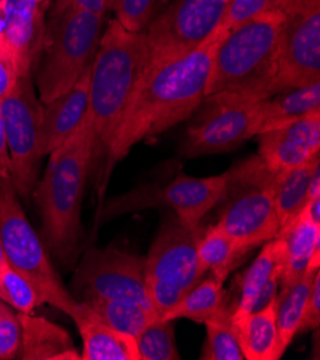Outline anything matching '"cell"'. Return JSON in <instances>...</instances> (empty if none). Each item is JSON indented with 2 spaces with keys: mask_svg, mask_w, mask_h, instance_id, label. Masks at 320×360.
Masks as SVG:
<instances>
[{
  "mask_svg": "<svg viewBox=\"0 0 320 360\" xmlns=\"http://www.w3.org/2000/svg\"><path fill=\"white\" fill-rule=\"evenodd\" d=\"M226 32L219 26L193 52L147 72L108 148L113 164L125 158L136 143L168 131L197 111Z\"/></svg>",
  "mask_w": 320,
  "mask_h": 360,
  "instance_id": "obj_1",
  "label": "cell"
},
{
  "mask_svg": "<svg viewBox=\"0 0 320 360\" xmlns=\"http://www.w3.org/2000/svg\"><path fill=\"white\" fill-rule=\"evenodd\" d=\"M96 147L94 124L87 114L78 129L49 154L45 174L32 194L42 214L44 243L62 262L75 256L82 236L84 190Z\"/></svg>",
  "mask_w": 320,
  "mask_h": 360,
  "instance_id": "obj_2",
  "label": "cell"
},
{
  "mask_svg": "<svg viewBox=\"0 0 320 360\" xmlns=\"http://www.w3.org/2000/svg\"><path fill=\"white\" fill-rule=\"evenodd\" d=\"M148 70L146 32L132 33L114 19L106 26L89 77V117L96 146L108 151Z\"/></svg>",
  "mask_w": 320,
  "mask_h": 360,
  "instance_id": "obj_3",
  "label": "cell"
},
{
  "mask_svg": "<svg viewBox=\"0 0 320 360\" xmlns=\"http://www.w3.org/2000/svg\"><path fill=\"white\" fill-rule=\"evenodd\" d=\"M280 9L257 15L227 30L212 58L205 96L238 94L253 99L274 95Z\"/></svg>",
  "mask_w": 320,
  "mask_h": 360,
  "instance_id": "obj_4",
  "label": "cell"
},
{
  "mask_svg": "<svg viewBox=\"0 0 320 360\" xmlns=\"http://www.w3.org/2000/svg\"><path fill=\"white\" fill-rule=\"evenodd\" d=\"M105 16L84 11H53L34 68L42 103L62 95L91 68Z\"/></svg>",
  "mask_w": 320,
  "mask_h": 360,
  "instance_id": "obj_5",
  "label": "cell"
},
{
  "mask_svg": "<svg viewBox=\"0 0 320 360\" xmlns=\"http://www.w3.org/2000/svg\"><path fill=\"white\" fill-rule=\"evenodd\" d=\"M274 172L259 155L230 169L226 201L217 224L236 241L245 256L248 251L277 237L280 223L274 205Z\"/></svg>",
  "mask_w": 320,
  "mask_h": 360,
  "instance_id": "obj_6",
  "label": "cell"
},
{
  "mask_svg": "<svg viewBox=\"0 0 320 360\" xmlns=\"http://www.w3.org/2000/svg\"><path fill=\"white\" fill-rule=\"evenodd\" d=\"M0 238L8 263L32 281L41 302L72 319L81 303L66 290L44 241L26 217L12 179L4 176H0Z\"/></svg>",
  "mask_w": 320,
  "mask_h": 360,
  "instance_id": "obj_7",
  "label": "cell"
},
{
  "mask_svg": "<svg viewBox=\"0 0 320 360\" xmlns=\"http://www.w3.org/2000/svg\"><path fill=\"white\" fill-rule=\"evenodd\" d=\"M203 229L181 223L177 215L164 223L146 257L148 299L160 317L179 303L207 274L198 262Z\"/></svg>",
  "mask_w": 320,
  "mask_h": 360,
  "instance_id": "obj_8",
  "label": "cell"
},
{
  "mask_svg": "<svg viewBox=\"0 0 320 360\" xmlns=\"http://www.w3.org/2000/svg\"><path fill=\"white\" fill-rule=\"evenodd\" d=\"M229 181L230 169L220 175L204 178L180 174L162 187H138L124 195L113 198L105 205L102 217L103 220H111L127 212L154 207H168L181 223L198 226L204 215L224 200Z\"/></svg>",
  "mask_w": 320,
  "mask_h": 360,
  "instance_id": "obj_9",
  "label": "cell"
},
{
  "mask_svg": "<svg viewBox=\"0 0 320 360\" xmlns=\"http://www.w3.org/2000/svg\"><path fill=\"white\" fill-rule=\"evenodd\" d=\"M44 103L37 96L32 77H20L8 96L0 101L9 154L11 179L23 200H29L38 184L41 154V128Z\"/></svg>",
  "mask_w": 320,
  "mask_h": 360,
  "instance_id": "obj_10",
  "label": "cell"
},
{
  "mask_svg": "<svg viewBox=\"0 0 320 360\" xmlns=\"http://www.w3.org/2000/svg\"><path fill=\"white\" fill-rule=\"evenodd\" d=\"M274 95L320 82V0H281Z\"/></svg>",
  "mask_w": 320,
  "mask_h": 360,
  "instance_id": "obj_11",
  "label": "cell"
},
{
  "mask_svg": "<svg viewBox=\"0 0 320 360\" xmlns=\"http://www.w3.org/2000/svg\"><path fill=\"white\" fill-rule=\"evenodd\" d=\"M229 4L230 0H175L147 27L148 70L204 44L220 26Z\"/></svg>",
  "mask_w": 320,
  "mask_h": 360,
  "instance_id": "obj_12",
  "label": "cell"
},
{
  "mask_svg": "<svg viewBox=\"0 0 320 360\" xmlns=\"http://www.w3.org/2000/svg\"><path fill=\"white\" fill-rule=\"evenodd\" d=\"M259 101L224 92L205 96L201 114L187 131L183 153L187 157L230 153L256 136Z\"/></svg>",
  "mask_w": 320,
  "mask_h": 360,
  "instance_id": "obj_13",
  "label": "cell"
},
{
  "mask_svg": "<svg viewBox=\"0 0 320 360\" xmlns=\"http://www.w3.org/2000/svg\"><path fill=\"white\" fill-rule=\"evenodd\" d=\"M146 259L115 247L91 250L77 274L75 289L88 300H118L153 306L146 287Z\"/></svg>",
  "mask_w": 320,
  "mask_h": 360,
  "instance_id": "obj_14",
  "label": "cell"
},
{
  "mask_svg": "<svg viewBox=\"0 0 320 360\" xmlns=\"http://www.w3.org/2000/svg\"><path fill=\"white\" fill-rule=\"evenodd\" d=\"M256 138L257 155L271 172L279 174L305 165L320 157V111Z\"/></svg>",
  "mask_w": 320,
  "mask_h": 360,
  "instance_id": "obj_15",
  "label": "cell"
},
{
  "mask_svg": "<svg viewBox=\"0 0 320 360\" xmlns=\"http://www.w3.org/2000/svg\"><path fill=\"white\" fill-rule=\"evenodd\" d=\"M44 4L41 0H9V20L0 48L13 59L19 77H32L37 68L46 30Z\"/></svg>",
  "mask_w": 320,
  "mask_h": 360,
  "instance_id": "obj_16",
  "label": "cell"
},
{
  "mask_svg": "<svg viewBox=\"0 0 320 360\" xmlns=\"http://www.w3.org/2000/svg\"><path fill=\"white\" fill-rule=\"evenodd\" d=\"M89 77L88 68L81 78L58 98L44 103L41 128V154L49 155L72 135L89 111Z\"/></svg>",
  "mask_w": 320,
  "mask_h": 360,
  "instance_id": "obj_17",
  "label": "cell"
},
{
  "mask_svg": "<svg viewBox=\"0 0 320 360\" xmlns=\"http://www.w3.org/2000/svg\"><path fill=\"white\" fill-rule=\"evenodd\" d=\"M284 255H286V243L281 237L263 244L255 263L247 269L241 278L240 299L234 307L236 311L262 309L277 296V285L284 267Z\"/></svg>",
  "mask_w": 320,
  "mask_h": 360,
  "instance_id": "obj_18",
  "label": "cell"
},
{
  "mask_svg": "<svg viewBox=\"0 0 320 360\" xmlns=\"http://www.w3.org/2000/svg\"><path fill=\"white\" fill-rule=\"evenodd\" d=\"M20 346L16 354L23 360H82L69 333L41 316L18 313Z\"/></svg>",
  "mask_w": 320,
  "mask_h": 360,
  "instance_id": "obj_19",
  "label": "cell"
},
{
  "mask_svg": "<svg viewBox=\"0 0 320 360\" xmlns=\"http://www.w3.org/2000/svg\"><path fill=\"white\" fill-rule=\"evenodd\" d=\"M231 320L244 360H279L284 354L276 321V297L257 310H233Z\"/></svg>",
  "mask_w": 320,
  "mask_h": 360,
  "instance_id": "obj_20",
  "label": "cell"
},
{
  "mask_svg": "<svg viewBox=\"0 0 320 360\" xmlns=\"http://www.w3.org/2000/svg\"><path fill=\"white\" fill-rule=\"evenodd\" d=\"M72 317L81 333L82 360H139L134 336L121 333L105 323L82 302Z\"/></svg>",
  "mask_w": 320,
  "mask_h": 360,
  "instance_id": "obj_21",
  "label": "cell"
},
{
  "mask_svg": "<svg viewBox=\"0 0 320 360\" xmlns=\"http://www.w3.org/2000/svg\"><path fill=\"white\" fill-rule=\"evenodd\" d=\"M286 243L284 267L281 273V289L295 284L309 269L320 266V223H314L302 211L295 221L279 231Z\"/></svg>",
  "mask_w": 320,
  "mask_h": 360,
  "instance_id": "obj_22",
  "label": "cell"
},
{
  "mask_svg": "<svg viewBox=\"0 0 320 360\" xmlns=\"http://www.w3.org/2000/svg\"><path fill=\"white\" fill-rule=\"evenodd\" d=\"M320 111V82L284 91L257 102L256 136Z\"/></svg>",
  "mask_w": 320,
  "mask_h": 360,
  "instance_id": "obj_23",
  "label": "cell"
},
{
  "mask_svg": "<svg viewBox=\"0 0 320 360\" xmlns=\"http://www.w3.org/2000/svg\"><path fill=\"white\" fill-rule=\"evenodd\" d=\"M320 172V157L297 168L283 171L274 179V205L280 230L288 227L302 212L310 198L312 183ZM279 230V231H280Z\"/></svg>",
  "mask_w": 320,
  "mask_h": 360,
  "instance_id": "obj_24",
  "label": "cell"
},
{
  "mask_svg": "<svg viewBox=\"0 0 320 360\" xmlns=\"http://www.w3.org/2000/svg\"><path fill=\"white\" fill-rule=\"evenodd\" d=\"M223 284L224 281L208 273V277H203L162 319L174 321L177 319H188L204 325L207 320L230 304Z\"/></svg>",
  "mask_w": 320,
  "mask_h": 360,
  "instance_id": "obj_25",
  "label": "cell"
},
{
  "mask_svg": "<svg viewBox=\"0 0 320 360\" xmlns=\"http://www.w3.org/2000/svg\"><path fill=\"white\" fill-rule=\"evenodd\" d=\"M317 270L319 269H309L300 280L289 287H284L276 296V321L283 352L288 350L295 336L299 333L312 283Z\"/></svg>",
  "mask_w": 320,
  "mask_h": 360,
  "instance_id": "obj_26",
  "label": "cell"
},
{
  "mask_svg": "<svg viewBox=\"0 0 320 360\" xmlns=\"http://www.w3.org/2000/svg\"><path fill=\"white\" fill-rule=\"evenodd\" d=\"M197 256L201 269L222 281H226L231 270L244 257L236 241L217 223L203 231L197 245Z\"/></svg>",
  "mask_w": 320,
  "mask_h": 360,
  "instance_id": "obj_27",
  "label": "cell"
},
{
  "mask_svg": "<svg viewBox=\"0 0 320 360\" xmlns=\"http://www.w3.org/2000/svg\"><path fill=\"white\" fill-rule=\"evenodd\" d=\"M82 303H85L105 325L134 338L144 330L151 321L160 317L154 307L147 304L99 299Z\"/></svg>",
  "mask_w": 320,
  "mask_h": 360,
  "instance_id": "obj_28",
  "label": "cell"
},
{
  "mask_svg": "<svg viewBox=\"0 0 320 360\" xmlns=\"http://www.w3.org/2000/svg\"><path fill=\"white\" fill-rule=\"evenodd\" d=\"M236 307V306H234ZM230 304L207 320V340L201 352L203 360H244L238 338L231 320L234 310Z\"/></svg>",
  "mask_w": 320,
  "mask_h": 360,
  "instance_id": "obj_29",
  "label": "cell"
},
{
  "mask_svg": "<svg viewBox=\"0 0 320 360\" xmlns=\"http://www.w3.org/2000/svg\"><path fill=\"white\" fill-rule=\"evenodd\" d=\"M139 360H179L174 320L157 317L135 336Z\"/></svg>",
  "mask_w": 320,
  "mask_h": 360,
  "instance_id": "obj_30",
  "label": "cell"
},
{
  "mask_svg": "<svg viewBox=\"0 0 320 360\" xmlns=\"http://www.w3.org/2000/svg\"><path fill=\"white\" fill-rule=\"evenodd\" d=\"M0 300L19 313H32L42 304L32 281L9 263L0 270Z\"/></svg>",
  "mask_w": 320,
  "mask_h": 360,
  "instance_id": "obj_31",
  "label": "cell"
},
{
  "mask_svg": "<svg viewBox=\"0 0 320 360\" xmlns=\"http://www.w3.org/2000/svg\"><path fill=\"white\" fill-rule=\"evenodd\" d=\"M158 0H114L113 9L117 20L124 29L132 33L146 32L154 19Z\"/></svg>",
  "mask_w": 320,
  "mask_h": 360,
  "instance_id": "obj_32",
  "label": "cell"
},
{
  "mask_svg": "<svg viewBox=\"0 0 320 360\" xmlns=\"http://www.w3.org/2000/svg\"><path fill=\"white\" fill-rule=\"evenodd\" d=\"M281 0H230L220 27L230 30L260 13L280 8Z\"/></svg>",
  "mask_w": 320,
  "mask_h": 360,
  "instance_id": "obj_33",
  "label": "cell"
},
{
  "mask_svg": "<svg viewBox=\"0 0 320 360\" xmlns=\"http://www.w3.org/2000/svg\"><path fill=\"white\" fill-rule=\"evenodd\" d=\"M20 346V321L9 304L0 300V360L16 359Z\"/></svg>",
  "mask_w": 320,
  "mask_h": 360,
  "instance_id": "obj_34",
  "label": "cell"
},
{
  "mask_svg": "<svg viewBox=\"0 0 320 360\" xmlns=\"http://www.w3.org/2000/svg\"><path fill=\"white\" fill-rule=\"evenodd\" d=\"M319 323H320V271L317 270L312 283V289H310L306 309H305V316H303L297 335L317 329Z\"/></svg>",
  "mask_w": 320,
  "mask_h": 360,
  "instance_id": "obj_35",
  "label": "cell"
},
{
  "mask_svg": "<svg viewBox=\"0 0 320 360\" xmlns=\"http://www.w3.org/2000/svg\"><path fill=\"white\" fill-rule=\"evenodd\" d=\"M113 9V0H59L53 11H84L105 16Z\"/></svg>",
  "mask_w": 320,
  "mask_h": 360,
  "instance_id": "obj_36",
  "label": "cell"
},
{
  "mask_svg": "<svg viewBox=\"0 0 320 360\" xmlns=\"http://www.w3.org/2000/svg\"><path fill=\"white\" fill-rule=\"evenodd\" d=\"M19 78V72L13 59L0 48V101L11 94Z\"/></svg>",
  "mask_w": 320,
  "mask_h": 360,
  "instance_id": "obj_37",
  "label": "cell"
},
{
  "mask_svg": "<svg viewBox=\"0 0 320 360\" xmlns=\"http://www.w3.org/2000/svg\"><path fill=\"white\" fill-rule=\"evenodd\" d=\"M11 172H12V161L9 154L8 138H6L2 117H0V176L11 178Z\"/></svg>",
  "mask_w": 320,
  "mask_h": 360,
  "instance_id": "obj_38",
  "label": "cell"
},
{
  "mask_svg": "<svg viewBox=\"0 0 320 360\" xmlns=\"http://www.w3.org/2000/svg\"><path fill=\"white\" fill-rule=\"evenodd\" d=\"M8 20H9V0H5V2L0 4V38H2V34L5 33Z\"/></svg>",
  "mask_w": 320,
  "mask_h": 360,
  "instance_id": "obj_39",
  "label": "cell"
},
{
  "mask_svg": "<svg viewBox=\"0 0 320 360\" xmlns=\"http://www.w3.org/2000/svg\"><path fill=\"white\" fill-rule=\"evenodd\" d=\"M8 264V257L5 253V247L2 243V238H0V270H2Z\"/></svg>",
  "mask_w": 320,
  "mask_h": 360,
  "instance_id": "obj_40",
  "label": "cell"
},
{
  "mask_svg": "<svg viewBox=\"0 0 320 360\" xmlns=\"http://www.w3.org/2000/svg\"><path fill=\"white\" fill-rule=\"evenodd\" d=\"M2 2H5V0H0V4H2Z\"/></svg>",
  "mask_w": 320,
  "mask_h": 360,
  "instance_id": "obj_41",
  "label": "cell"
},
{
  "mask_svg": "<svg viewBox=\"0 0 320 360\" xmlns=\"http://www.w3.org/2000/svg\"><path fill=\"white\" fill-rule=\"evenodd\" d=\"M41 2H46V0H41Z\"/></svg>",
  "mask_w": 320,
  "mask_h": 360,
  "instance_id": "obj_42",
  "label": "cell"
},
{
  "mask_svg": "<svg viewBox=\"0 0 320 360\" xmlns=\"http://www.w3.org/2000/svg\"><path fill=\"white\" fill-rule=\"evenodd\" d=\"M113 5H114V0H113Z\"/></svg>",
  "mask_w": 320,
  "mask_h": 360,
  "instance_id": "obj_43",
  "label": "cell"
}]
</instances>
